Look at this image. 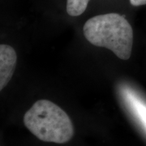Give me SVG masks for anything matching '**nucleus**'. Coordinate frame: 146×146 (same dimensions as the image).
Instances as JSON below:
<instances>
[{
    "instance_id": "f257e3e1",
    "label": "nucleus",
    "mask_w": 146,
    "mask_h": 146,
    "mask_svg": "<svg viewBox=\"0 0 146 146\" xmlns=\"http://www.w3.org/2000/svg\"><path fill=\"white\" fill-rule=\"evenodd\" d=\"M84 35L92 45L106 48L122 60L129 59L133 46L130 23L118 13L94 16L85 22Z\"/></svg>"
},
{
    "instance_id": "f03ea898",
    "label": "nucleus",
    "mask_w": 146,
    "mask_h": 146,
    "mask_svg": "<svg viewBox=\"0 0 146 146\" xmlns=\"http://www.w3.org/2000/svg\"><path fill=\"white\" fill-rule=\"evenodd\" d=\"M27 128L39 140L56 144L67 143L74 135L68 115L49 100L36 101L24 116Z\"/></svg>"
},
{
    "instance_id": "7ed1b4c3",
    "label": "nucleus",
    "mask_w": 146,
    "mask_h": 146,
    "mask_svg": "<svg viewBox=\"0 0 146 146\" xmlns=\"http://www.w3.org/2000/svg\"><path fill=\"white\" fill-rule=\"evenodd\" d=\"M17 55L16 50L8 45L0 46V90L5 88L15 72Z\"/></svg>"
},
{
    "instance_id": "20e7f679",
    "label": "nucleus",
    "mask_w": 146,
    "mask_h": 146,
    "mask_svg": "<svg viewBox=\"0 0 146 146\" xmlns=\"http://www.w3.org/2000/svg\"><path fill=\"white\" fill-rule=\"evenodd\" d=\"M89 0H67V12L71 16H79L85 11Z\"/></svg>"
},
{
    "instance_id": "39448f33",
    "label": "nucleus",
    "mask_w": 146,
    "mask_h": 146,
    "mask_svg": "<svg viewBox=\"0 0 146 146\" xmlns=\"http://www.w3.org/2000/svg\"><path fill=\"white\" fill-rule=\"evenodd\" d=\"M131 4L135 7L143 6L146 4V0H130Z\"/></svg>"
}]
</instances>
